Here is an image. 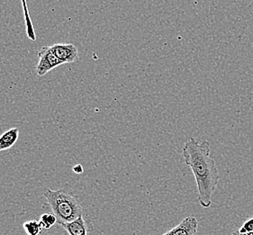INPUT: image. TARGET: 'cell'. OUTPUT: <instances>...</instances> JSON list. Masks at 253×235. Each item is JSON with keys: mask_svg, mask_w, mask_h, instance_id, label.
<instances>
[{"mask_svg": "<svg viewBox=\"0 0 253 235\" xmlns=\"http://www.w3.org/2000/svg\"><path fill=\"white\" fill-rule=\"evenodd\" d=\"M21 3H22V5H23L24 14H25L26 34H27V36H28V38H29L30 40H32V41H36V33H35V28H34L33 22H32V19H31L30 12H29V8H28V5H27V2H26V0H21Z\"/></svg>", "mask_w": 253, "mask_h": 235, "instance_id": "ba28073f", "label": "cell"}, {"mask_svg": "<svg viewBox=\"0 0 253 235\" xmlns=\"http://www.w3.org/2000/svg\"><path fill=\"white\" fill-rule=\"evenodd\" d=\"M51 48L62 64L74 62L79 58L78 48L72 44H56L51 46Z\"/></svg>", "mask_w": 253, "mask_h": 235, "instance_id": "277c9868", "label": "cell"}, {"mask_svg": "<svg viewBox=\"0 0 253 235\" xmlns=\"http://www.w3.org/2000/svg\"><path fill=\"white\" fill-rule=\"evenodd\" d=\"M239 232L241 234H250L253 233V217L250 218L247 221L244 222L243 226L239 229Z\"/></svg>", "mask_w": 253, "mask_h": 235, "instance_id": "8fae6325", "label": "cell"}, {"mask_svg": "<svg viewBox=\"0 0 253 235\" xmlns=\"http://www.w3.org/2000/svg\"><path fill=\"white\" fill-rule=\"evenodd\" d=\"M73 171L76 174H82L84 169H83V167L81 165H77L75 167H73Z\"/></svg>", "mask_w": 253, "mask_h": 235, "instance_id": "7c38bea8", "label": "cell"}, {"mask_svg": "<svg viewBox=\"0 0 253 235\" xmlns=\"http://www.w3.org/2000/svg\"><path fill=\"white\" fill-rule=\"evenodd\" d=\"M39 62L36 67V72L38 76H43L56 67L60 66L62 63L56 57L51 50V46H43L38 53Z\"/></svg>", "mask_w": 253, "mask_h": 235, "instance_id": "3957f363", "label": "cell"}, {"mask_svg": "<svg viewBox=\"0 0 253 235\" xmlns=\"http://www.w3.org/2000/svg\"><path fill=\"white\" fill-rule=\"evenodd\" d=\"M233 235H253V233H250V234H241L239 231H235V232H233Z\"/></svg>", "mask_w": 253, "mask_h": 235, "instance_id": "4fadbf2b", "label": "cell"}, {"mask_svg": "<svg viewBox=\"0 0 253 235\" xmlns=\"http://www.w3.org/2000/svg\"><path fill=\"white\" fill-rule=\"evenodd\" d=\"M40 222L43 229L48 230V229H51L53 225H56L58 223V220H57V217L54 214L46 213V214L41 215Z\"/></svg>", "mask_w": 253, "mask_h": 235, "instance_id": "30bf717a", "label": "cell"}, {"mask_svg": "<svg viewBox=\"0 0 253 235\" xmlns=\"http://www.w3.org/2000/svg\"><path fill=\"white\" fill-rule=\"evenodd\" d=\"M61 226L66 231L69 235H87V225L84 220L83 215L66 224H61Z\"/></svg>", "mask_w": 253, "mask_h": 235, "instance_id": "8992f818", "label": "cell"}, {"mask_svg": "<svg viewBox=\"0 0 253 235\" xmlns=\"http://www.w3.org/2000/svg\"><path fill=\"white\" fill-rule=\"evenodd\" d=\"M23 228L27 235H39L43 229L40 221H27L23 224Z\"/></svg>", "mask_w": 253, "mask_h": 235, "instance_id": "9c48e42d", "label": "cell"}, {"mask_svg": "<svg viewBox=\"0 0 253 235\" xmlns=\"http://www.w3.org/2000/svg\"><path fill=\"white\" fill-rule=\"evenodd\" d=\"M211 146L208 140L198 142L189 138L182 148L185 164L192 170L198 188V200L204 208L212 205V196L219 183V172L211 157Z\"/></svg>", "mask_w": 253, "mask_h": 235, "instance_id": "6da1fadb", "label": "cell"}, {"mask_svg": "<svg viewBox=\"0 0 253 235\" xmlns=\"http://www.w3.org/2000/svg\"><path fill=\"white\" fill-rule=\"evenodd\" d=\"M198 222L195 216H188L181 221L171 230L162 235H196L198 233Z\"/></svg>", "mask_w": 253, "mask_h": 235, "instance_id": "5b68a950", "label": "cell"}, {"mask_svg": "<svg viewBox=\"0 0 253 235\" xmlns=\"http://www.w3.org/2000/svg\"><path fill=\"white\" fill-rule=\"evenodd\" d=\"M43 195L56 215L59 225L76 220L83 215V209L78 197L66 190L46 189Z\"/></svg>", "mask_w": 253, "mask_h": 235, "instance_id": "7a4b0ae2", "label": "cell"}, {"mask_svg": "<svg viewBox=\"0 0 253 235\" xmlns=\"http://www.w3.org/2000/svg\"><path fill=\"white\" fill-rule=\"evenodd\" d=\"M19 138V129L12 128L0 136V152L7 150L15 146Z\"/></svg>", "mask_w": 253, "mask_h": 235, "instance_id": "52a82bcc", "label": "cell"}]
</instances>
